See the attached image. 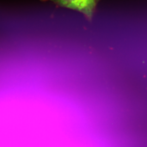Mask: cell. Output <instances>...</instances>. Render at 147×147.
Masks as SVG:
<instances>
[{
  "label": "cell",
  "mask_w": 147,
  "mask_h": 147,
  "mask_svg": "<svg viewBox=\"0 0 147 147\" xmlns=\"http://www.w3.org/2000/svg\"><path fill=\"white\" fill-rule=\"evenodd\" d=\"M52 2L59 7H65L82 13L90 21L94 13L97 3L96 0H40Z\"/></svg>",
  "instance_id": "obj_1"
},
{
  "label": "cell",
  "mask_w": 147,
  "mask_h": 147,
  "mask_svg": "<svg viewBox=\"0 0 147 147\" xmlns=\"http://www.w3.org/2000/svg\"><path fill=\"white\" fill-rule=\"evenodd\" d=\"M100 0H96V2L97 3H98V2L100 1Z\"/></svg>",
  "instance_id": "obj_2"
}]
</instances>
